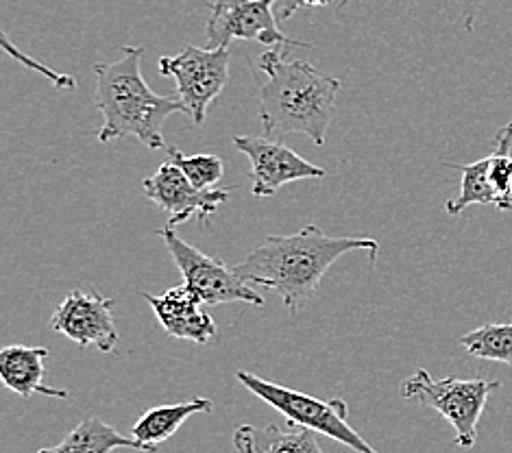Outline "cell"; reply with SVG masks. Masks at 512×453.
I'll use <instances>...</instances> for the list:
<instances>
[{
    "instance_id": "11",
    "label": "cell",
    "mask_w": 512,
    "mask_h": 453,
    "mask_svg": "<svg viewBox=\"0 0 512 453\" xmlns=\"http://www.w3.org/2000/svg\"><path fill=\"white\" fill-rule=\"evenodd\" d=\"M236 149L251 162V194L258 199L273 197L286 183L323 179L325 170L310 164L286 144L260 136H234Z\"/></svg>"
},
{
    "instance_id": "17",
    "label": "cell",
    "mask_w": 512,
    "mask_h": 453,
    "mask_svg": "<svg viewBox=\"0 0 512 453\" xmlns=\"http://www.w3.org/2000/svg\"><path fill=\"white\" fill-rule=\"evenodd\" d=\"M445 166L458 170L462 175L458 197L445 203V210L449 216H460L469 205H497V192L489 177L491 155H486L478 159V162H471V164H445Z\"/></svg>"
},
{
    "instance_id": "22",
    "label": "cell",
    "mask_w": 512,
    "mask_h": 453,
    "mask_svg": "<svg viewBox=\"0 0 512 453\" xmlns=\"http://www.w3.org/2000/svg\"><path fill=\"white\" fill-rule=\"evenodd\" d=\"M303 7H323V5H329L334 3V0H301Z\"/></svg>"
},
{
    "instance_id": "12",
    "label": "cell",
    "mask_w": 512,
    "mask_h": 453,
    "mask_svg": "<svg viewBox=\"0 0 512 453\" xmlns=\"http://www.w3.org/2000/svg\"><path fill=\"white\" fill-rule=\"evenodd\" d=\"M142 297L149 301L157 321L170 338L207 345L218 332L214 318L203 310V299L186 284L166 290L162 297L149 295V292H144Z\"/></svg>"
},
{
    "instance_id": "21",
    "label": "cell",
    "mask_w": 512,
    "mask_h": 453,
    "mask_svg": "<svg viewBox=\"0 0 512 453\" xmlns=\"http://www.w3.org/2000/svg\"><path fill=\"white\" fill-rule=\"evenodd\" d=\"M497 210H502V212H510L512 214V181H510V188H508V192L504 194L502 199L497 201Z\"/></svg>"
},
{
    "instance_id": "6",
    "label": "cell",
    "mask_w": 512,
    "mask_h": 453,
    "mask_svg": "<svg viewBox=\"0 0 512 453\" xmlns=\"http://www.w3.org/2000/svg\"><path fill=\"white\" fill-rule=\"evenodd\" d=\"M229 61V46H184L177 55L160 57V72L175 79L177 96L188 107L194 125H203L207 107L227 88Z\"/></svg>"
},
{
    "instance_id": "19",
    "label": "cell",
    "mask_w": 512,
    "mask_h": 453,
    "mask_svg": "<svg viewBox=\"0 0 512 453\" xmlns=\"http://www.w3.org/2000/svg\"><path fill=\"white\" fill-rule=\"evenodd\" d=\"M168 157H170V162L184 170V175L190 179L194 188H199V190L214 188L216 183L223 179L225 166H223V159L218 155H210V153L186 155L179 149H168Z\"/></svg>"
},
{
    "instance_id": "2",
    "label": "cell",
    "mask_w": 512,
    "mask_h": 453,
    "mask_svg": "<svg viewBox=\"0 0 512 453\" xmlns=\"http://www.w3.org/2000/svg\"><path fill=\"white\" fill-rule=\"evenodd\" d=\"M260 122L268 136L303 133L316 146L327 140L336 112L340 81L325 77L303 59L288 61L284 48H268L260 57Z\"/></svg>"
},
{
    "instance_id": "3",
    "label": "cell",
    "mask_w": 512,
    "mask_h": 453,
    "mask_svg": "<svg viewBox=\"0 0 512 453\" xmlns=\"http://www.w3.org/2000/svg\"><path fill=\"white\" fill-rule=\"evenodd\" d=\"M142 46H125L112 64H94V107L103 116L99 142L136 138L157 151L166 149L164 125L173 114H188L179 96L155 94L144 81L140 61Z\"/></svg>"
},
{
    "instance_id": "9",
    "label": "cell",
    "mask_w": 512,
    "mask_h": 453,
    "mask_svg": "<svg viewBox=\"0 0 512 453\" xmlns=\"http://www.w3.org/2000/svg\"><path fill=\"white\" fill-rule=\"evenodd\" d=\"M142 188L146 199H149L157 210H162L170 216L168 225H181L192 216L199 218V223L205 225L207 218L216 214L229 201L231 192L236 186L229 188H194L190 179L184 175L177 164L168 159L151 177L142 179Z\"/></svg>"
},
{
    "instance_id": "16",
    "label": "cell",
    "mask_w": 512,
    "mask_h": 453,
    "mask_svg": "<svg viewBox=\"0 0 512 453\" xmlns=\"http://www.w3.org/2000/svg\"><path fill=\"white\" fill-rule=\"evenodd\" d=\"M114 449H136L144 453L136 438L123 436L99 416H85L75 430L64 436L62 443L40 449L38 453H112Z\"/></svg>"
},
{
    "instance_id": "4",
    "label": "cell",
    "mask_w": 512,
    "mask_h": 453,
    "mask_svg": "<svg viewBox=\"0 0 512 453\" xmlns=\"http://www.w3.org/2000/svg\"><path fill=\"white\" fill-rule=\"evenodd\" d=\"M502 388L499 379H434L425 369H419L401 384V397L410 403L432 408L454 427L456 445L471 449L478 440V423L495 390Z\"/></svg>"
},
{
    "instance_id": "18",
    "label": "cell",
    "mask_w": 512,
    "mask_h": 453,
    "mask_svg": "<svg viewBox=\"0 0 512 453\" xmlns=\"http://www.w3.org/2000/svg\"><path fill=\"white\" fill-rule=\"evenodd\" d=\"M469 355L512 366V323L482 325L460 338Z\"/></svg>"
},
{
    "instance_id": "15",
    "label": "cell",
    "mask_w": 512,
    "mask_h": 453,
    "mask_svg": "<svg viewBox=\"0 0 512 453\" xmlns=\"http://www.w3.org/2000/svg\"><path fill=\"white\" fill-rule=\"evenodd\" d=\"M207 412H214V401L205 397H192L181 403H170V406H157L142 414L136 425L131 427V438L138 440L144 453H155L157 445L173 438L190 416Z\"/></svg>"
},
{
    "instance_id": "8",
    "label": "cell",
    "mask_w": 512,
    "mask_h": 453,
    "mask_svg": "<svg viewBox=\"0 0 512 453\" xmlns=\"http://www.w3.org/2000/svg\"><path fill=\"white\" fill-rule=\"evenodd\" d=\"M279 3L282 0H212L205 27L207 46L218 48L231 46L234 40H253L266 48H310L308 42L290 40L279 31L277 20H282Z\"/></svg>"
},
{
    "instance_id": "5",
    "label": "cell",
    "mask_w": 512,
    "mask_h": 453,
    "mask_svg": "<svg viewBox=\"0 0 512 453\" xmlns=\"http://www.w3.org/2000/svg\"><path fill=\"white\" fill-rule=\"evenodd\" d=\"M236 379L249 393L260 397L279 414H284L286 421L310 427L316 434L338 440L356 453H377L364 436L349 425V408L343 399H316L282 384L266 382V379L247 371H238Z\"/></svg>"
},
{
    "instance_id": "10",
    "label": "cell",
    "mask_w": 512,
    "mask_h": 453,
    "mask_svg": "<svg viewBox=\"0 0 512 453\" xmlns=\"http://www.w3.org/2000/svg\"><path fill=\"white\" fill-rule=\"evenodd\" d=\"M114 308L116 299L112 297L70 290L53 312L51 329L81 349L96 347L103 353H114L120 338L114 323Z\"/></svg>"
},
{
    "instance_id": "7",
    "label": "cell",
    "mask_w": 512,
    "mask_h": 453,
    "mask_svg": "<svg viewBox=\"0 0 512 453\" xmlns=\"http://www.w3.org/2000/svg\"><path fill=\"white\" fill-rule=\"evenodd\" d=\"M166 244V249L179 268L184 284L197 292L205 305H223V303H249L264 305V297L255 292L247 281H242L234 268L225 266L223 260H216L194 249L184 238H179L173 225H166L157 231Z\"/></svg>"
},
{
    "instance_id": "20",
    "label": "cell",
    "mask_w": 512,
    "mask_h": 453,
    "mask_svg": "<svg viewBox=\"0 0 512 453\" xmlns=\"http://www.w3.org/2000/svg\"><path fill=\"white\" fill-rule=\"evenodd\" d=\"M3 44H5V48H7V51H9V55H11V57L22 59V61H27L29 66L38 68V72H42V75H46L48 79L55 81V83H57L59 88H62V90H75V81H72L70 77H64V75H55V72H51V70H48V68H44V66H40V64H35V61L27 59V55H24L22 51H18V48L11 46V42L7 40V35H5V33H3Z\"/></svg>"
},
{
    "instance_id": "14",
    "label": "cell",
    "mask_w": 512,
    "mask_h": 453,
    "mask_svg": "<svg viewBox=\"0 0 512 453\" xmlns=\"http://www.w3.org/2000/svg\"><path fill=\"white\" fill-rule=\"evenodd\" d=\"M310 427L290 423L279 425H240L234 432L236 453H325Z\"/></svg>"
},
{
    "instance_id": "13",
    "label": "cell",
    "mask_w": 512,
    "mask_h": 453,
    "mask_svg": "<svg viewBox=\"0 0 512 453\" xmlns=\"http://www.w3.org/2000/svg\"><path fill=\"white\" fill-rule=\"evenodd\" d=\"M48 358L46 347L11 345L0 351V379L11 393L22 399L44 395L51 399H70L68 390L51 388L44 384V360Z\"/></svg>"
},
{
    "instance_id": "1",
    "label": "cell",
    "mask_w": 512,
    "mask_h": 453,
    "mask_svg": "<svg viewBox=\"0 0 512 453\" xmlns=\"http://www.w3.org/2000/svg\"><path fill=\"white\" fill-rule=\"evenodd\" d=\"M351 251H369L375 262L380 244L373 238H332L321 227L306 225L292 236H268L234 266V273L247 284L275 292L297 314L338 257Z\"/></svg>"
}]
</instances>
